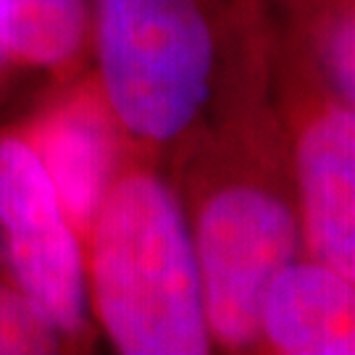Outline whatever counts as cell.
I'll use <instances>...</instances> for the list:
<instances>
[{"label":"cell","mask_w":355,"mask_h":355,"mask_svg":"<svg viewBox=\"0 0 355 355\" xmlns=\"http://www.w3.org/2000/svg\"><path fill=\"white\" fill-rule=\"evenodd\" d=\"M0 253L13 284L61 337L87 329L85 237L24 135H0Z\"/></svg>","instance_id":"obj_5"},{"label":"cell","mask_w":355,"mask_h":355,"mask_svg":"<svg viewBox=\"0 0 355 355\" xmlns=\"http://www.w3.org/2000/svg\"><path fill=\"white\" fill-rule=\"evenodd\" d=\"M89 0H0V48L11 64L74 69L89 48Z\"/></svg>","instance_id":"obj_8"},{"label":"cell","mask_w":355,"mask_h":355,"mask_svg":"<svg viewBox=\"0 0 355 355\" xmlns=\"http://www.w3.org/2000/svg\"><path fill=\"white\" fill-rule=\"evenodd\" d=\"M168 171L190 218L216 350L258 353L261 297L303 253L290 140L271 82V21Z\"/></svg>","instance_id":"obj_1"},{"label":"cell","mask_w":355,"mask_h":355,"mask_svg":"<svg viewBox=\"0 0 355 355\" xmlns=\"http://www.w3.org/2000/svg\"><path fill=\"white\" fill-rule=\"evenodd\" d=\"M8 64H11V61L6 58V53H3V48H0V71H3V69H6Z\"/></svg>","instance_id":"obj_11"},{"label":"cell","mask_w":355,"mask_h":355,"mask_svg":"<svg viewBox=\"0 0 355 355\" xmlns=\"http://www.w3.org/2000/svg\"><path fill=\"white\" fill-rule=\"evenodd\" d=\"M64 337L0 274V355L58 353Z\"/></svg>","instance_id":"obj_10"},{"label":"cell","mask_w":355,"mask_h":355,"mask_svg":"<svg viewBox=\"0 0 355 355\" xmlns=\"http://www.w3.org/2000/svg\"><path fill=\"white\" fill-rule=\"evenodd\" d=\"M268 19L355 108V0H266Z\"/></svg>","instance_id":"obj_9"},{"label":"cell","mask_w":355,"mask_h":355,"mask_svg":"<svg viewBox=\"0 0 355 355\" xmlns=\"http://www.w3.org/2000/svg\"><path fill=\"white\" fill-rule=\"evenodd\" d=\"M258 353L355 355V282L300 253L258 305Z\"/></svg>","instance_id":"obj_7"},{"label":"cell","mask_w":355,"mask_h":355,"mask_svg":"<svg viewBox=\"0 0 355 355\" xmlns=\"http://www.w3.org/2000/svg\"><path fill=\"white\" fill-rule=\"evenodd\" d=\"M98 89L129 148L168 166L211 119L266 0H89Z\"/></svg>","instance_id":"obj_2"},{"label":"cell","mask_w":355,"mask_h":355,"mask_svg":"<svg viewBox=\"0 0 355 355\" xmlns=\"http://www.w3.org/2000/svg\"><path fill=\"white\" fill-rule=\"evenodd\" d=\"M51 179L71 224L85 237L114 187L116 177L132 158L127 137L116 124L98 82L71 89L24 135Z\"/></svg>","instance_id":"obj_6"},{"label":"cell","mask_w":355,"mask_h":355,"mask_svg":"<svg viewBox=\"0 0 355 355\" xmlns=\"http://www.w3.org/2000/svg\"><path fill=\"white\" fill-rule=\"evenodd\" d=\"M89 313L116 353L216 350L190 218L168 166L132 153L85 234Z\"/></svg>","instance_id":"obj_3"},{"label":"cell","mask_w":355,"mask_h":355,"mask_svg":"<svg viewBox=\"0 0 355 355\" xmlns=\"http://www.w3.org/2000/svg\"><path fill=\"white\" fill-rule=\"evenodd\" d=\"M271 82L290 140L303 253L355 282V108L274 24Z\"/></svg>","instance_id":"obj_4"}]
</instances>
